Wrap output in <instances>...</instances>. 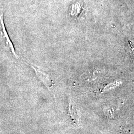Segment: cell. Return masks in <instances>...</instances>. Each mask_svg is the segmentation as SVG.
<instances>
[{
  "instance_id": "obj_1",
  "label": "cell",
  "mask_w": 134,
  "mask_h": 134,
  "mask_svg": "<svg viewBox=\"0 0 134 134\" xmlns=\"http://www.w3.org/2000/svg\"><path fill=\"white\" fill-rule=\"evenodd\" d=\"M0 41L7 50L9 51L15 58L19 59V57L15 52L14 45L5 29L3 13L0 14Z\"/></svg>"
},
{
  "instance_id": "obj_2",
  "label": "cell",
  "mask_w": 134,
  "mask_h": 134,
  "mask_svg": "<svg viewBox=\"0 0 134 134\" xmlns=\"http://www.w3.org/2000/svg\"><path fill=\"white\" fill-rule=\"evenodd\" d=\"M26 63L29 65L30 66L34 69L36 76L38 77V78L40 80V81H41L43 84L47 87L49 91H52V90H53L54 86V82L51 79L50 76L48 74L42 71L38 68L34 66L33 65L29 64L27 62Z\"/></svg>"
},
{
  "instance_id": "obj_3",
  "label": "cell",
  "mask_w": 134,
  "mask_h": 134,
  "mask_svg": "<svg viewBox=\"0 0 134 134\" xmlns=\"http://www.w3.org/2000/svg\"><path fill=\"white\" fill-rule=\"evenodd\" d=\"M69 115L73 122L75 123H78L80 118L79 111L77 110L76 106L71 100H70L69 102Z\"/></svg>"
}]
</instances>
